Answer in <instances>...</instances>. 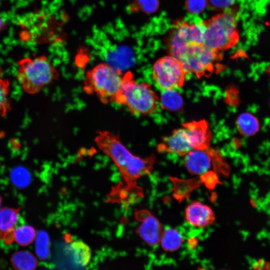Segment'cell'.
Masks as SVG:
<instances>
[{
  "instance_id": "22",
  "label": "cell",
  "mask_w": 270,
  "mask_h": 270,
  "mask_svg": "<svg viewBox=\"0 0 270 270\" xmlns=\"http://www.w3.org/2000/svg\"><path fill=\"white\" fill-rule=\"evenodd\" d=\"M14 183L20 186L26 185L30 180V176L26 170L22 168L15 169L12 174Z\"/></svg>"
},
{
  "instance_id": "25",
  "label": "cell",
  "mask_w": 270,
  "mask_h": 270,
  "mask_svg": "<svg viewBox=\"0 0 270 270\" xmlns=\"http://www.w3.org/2000/svg\"><path fill=\"white\" fill-rule=\"evenodd\" d=\"M142 8L147 12H154L158 6V0H138Z\"/></svg>"
},
{
  "instance_id": "28",
  "label": "cell",
  "mask_w": 270,
  "mask_h": 270,
  "mask_svg": "<svg viewBox=\"0 0 270 270\" xmlns=\"http://www.w3.org/2000/svg\"></svg>"
},
{
  "instance_id": "1",
  "label": "cell",
  "mask_w": 270,
  "mask_h": 270,
  "mask_svg": "<svg viewBox=\"0 0 270 270\" xmlns=\"http://www.w3.org/2000/svg\"><path fill=\"white\" fill-rule=\"evenodd\" d=\"M95 142L99 149L109 156L120 172L124 185L116 187L112 192V199L128 203L138 198L142 192L137 186L138 178L148 174L152 170L155 157L145 158L132 154L122 143L120 136L107 130L96 132Z\"/></svg>"
},
{
  "instance_id": "5",
  "label": "cell",
  "mask_w": 270,
  "mask_h": 270,
  "mask_svg": "<svg viewBox=\"0 0 270 270\" xmlns=\"http://www.w3.org/2000/svg\"><path fill=\"white\" fill-rule=\"evenodd\" d=\"M204 44L218 51L235 46L239 40L236 10H230L204 20Z\"/></svg>"
},
{
  "instance_id": "16",
  "label": "cell",
  "mask_w": 270,
  "mask_h": 270,
  "mask_svg": "<svg viewBox=\"0 0 270 270\" xmlns=\"http://www.w3.org/2000/svg\"><path fill=\"white\" fill-rule=\"evenodd\" d=\"M236 126L240 134L250 136L255 134L260 128V123L258 118L249 112L241 114L236 120Z\"/></svg>"
},
{
  "instance_id": "7",
  "label": "cell",
  "mask_w": 270,
  "mask_h": 270,
  "mask_svg": "<svg viewBox=\"0 0 270 270\" xmlns=\"http://www.w3.org/2000/svg\"><path fill=\"white\" fill-rule=\"evenodd\" d=\"M186 74L180 61L170 55L160 58L152 66L153 78L162 90L183 86Z\"/></svg>"
},
{
  "instance_id": "26",
  "label": "cell",
  "mask_w": 270,
  "mask_h": 270,
  "mask_svg": "<svg viewBox=\"0 0 270 270\" xmlns=\"http://www.w3.org/2000/svg\"><path fill=\"white\" fill-rule=\"evenodd\" d=\"M4 28V22L0 18V30Z\"/></svg>"
},
{
  "instance_id": "11",
  "label": "cell",
  "mask_w": 270,
  "mask_h": 270,
  "mask_svg": "<svg viewBox=\"0 0 270 270\" xmlns=\"http://www.w3.org/2000/svg\"><path fill=\"white\" fill-rule=\"evenodd\" d=\"M182 126L187 132L192 150L210 148L212 134L206 120L188 122L182 124Z\"/></svg>"
},
{
  "instance_id": "23",
  "label": "cell",
  "mask_w": 270,
  "mask_h": 270,
  "mask_svg": "<svg viewBox=\"0 0 270 270\" xmlns=\"http://www.w3.org/2000/svg\"><path fill=\"white\" fill-rule=\"evenodd\" d=\"M206 3V0H186V5L189 12L197 14L204 10Z\"/></svg>"
},
{
  "instance_id": "15",
  "label": "cell",
  "mask_w": 270,
  "mask_h": 270,
  "mask_svg": "<svg viewBox=\"0 0 270 270\" xmlns=\"http://www.w3.org/2000/svg\"><path fill=\"white\" fill-rule=\"evenodd\" d=\"M68 250L74 262L81 266L88 264L92 257V250L88 244L80 240L72 241Z\"/></svg>"
},
{
  "instance_id": "18",
  "label": "cell",
  "mask_w": 270,
  "mask_h": 270,
  "mask_svg": "<svg viewBox=\"0 0 270 270\" xmlns=\"http://www.w3.org/2000/svg\"><path fill=\"white\" fill-rule=\"evenodd\" d=\"M183 240L182 236L178 230L168 227L163 230L160 242L165 250L174 252L180 247Z\"/></svg>"
},
{
  "instance_id": "21",
  "label": "cell",
  "mask_w": 270,
  "mask_h": 270,
  "mask_svg": "<svg viewBox=\"0 0 270 270\" xmlns=\"http://www.w3.org/2000/svg\"><path fill=\"white\" fill-rule=\"evenodd\" d=\"M0 68V116H4L10 110V100L9 97L10 83L3 78Z\"/></svg>"
},
{
  "instance_id": "12",
  "label": "cell",
  "mask_w": 270,
  "mask_h": 270,
  "mask_svg": "<svg viewBox=\"0 0 270 270\" xmlns=\"http://www.w3.org/2000/svg\"><path fill=\"white\" fill-rule=\"evenodd\" d=\"M187 221L196 227H204L212 224L215 220V215L212 208L200 202L190 203L185 210Z\"/></svg>"
},
{
  "instance_id": "10",
  "label": "cell",
  "mask_w": 270,
  "mask_h": 270,
  "mask_svg": "<svg viewBox=\"0 0 270 270\" xmlns=\"http://www.w3.org/2000/svg\"><path fill=\"white\" fill-rule=\"evenodd\" d=\"M218 156L214 149H194L185 156L184 166L190 174H203L208 172L211 167L212 160Z\"/></svg>"
},
{
  "instance_id": "27",
  "label": "cell",
  "mask_w": 270,
  "mask_h": 270,
  "mask_svg": "<svg viewBox=\"0 0 270 270\" xmlns=\"http://www.w3.org/2000/svg\"><path fill=\"white\" fill-rule=\"evenodd\" d=\"M1 202H2V200H1V198L0 197V204H1Z\"/></svg>"
},
{
  "instance_id": "24",
  "label": "cell",
  "mask_w": 270,
  "mask_h": 270,
  "mask_svg": "<svg viewBox=\"0 0 270 270\" xmlns=\"http://www.w3.org/2000/svg\"><path fill=\"white\" fill-rule=\"evenodd\" d=\"M236 0H208L210 7L216 10H221L230 7Z\"/></svg>"
},
{
  "instance_id": "17",
  "label": "cell",
  "mask_w": 270,
  "mask_h": 270,
  "mask_svg": "<svg viewBox=\"0 0 270 270\" xmlns=\"http://www.w3.org/2000/svg\"><path fill=\"white\" fill-rule=\"evenodd\" d=\"M160 102L162 108L168 111L180 112L183 108V99L176 89L162 90Z\"/></svg>"
},
{
  "instance_id": "8",
  "label": "cell",
  "mask_w": 270,
  "mask_h": 270,
  "mask_svg": "<svg viewBox=\"0 0 270 270\" xmlns=\"http://www.w3.org/2000/svg\"><path fill=\"white\" fill-rule=\"evenodd\" d=\"M136 218L140 222L136 229V234L149 245L158 244L163 232L162 225L159 220L145 210L136 212Z\"/></svg>"
},
{
  "instance_id": "14",
  "label": "cell",
  "mask_w": 270,
  "mask_h": 270,
  "mask_svg": "<svg viewBox=\"0 0 270 270\" xmlns=\"http://www.w3.org/2000/svg\"><path fill=\"white\" fill-rule=\"evenodd\" d=\"M10 262L15 270H36L38 266L36 256L26 250L13 253L10 257Z\"/></svg>"
},
{
  "instance_id": "20",
  "label": "cell",
  "mask_w": 270,
  "mask_h": 270,
  "mask_svg": "<svg viewBox=\"0 0 270 270\" xmlns=\"http://www.w3.org/2000/svg\"><path fill=\"white\" fill-rule=\"evenodd\" d=\"M36 234L32 226L24 225L16 227L14 232V240L20 246H26L34 240Z\"/></svg>"
},
{
  "instance_id": "4",
  "label": "cell",
  "mask_w": 270,
  "mask_h": 270,
  "mask_svg": "<svg viewBox=\"0 0 270 270\" xmlns=\"http://www.w3.org/2000/svg\"><path fill=\"white\" fill-rule=\"evenodd\" d=\"M18 66L17 79L28 94L40 92L60 77L58 70L45 56L22 58Z\"/></svg>"
},
{
  "instance_id": "13",
  "label": "cell",
  "mask_w": 270,
  "mask_h": 270,
  "mask_svg": "<svg viewBox=\"0 0 270 270\" xmlns=\"http://www.w3.org/2000/svg\"><path fill=\"white\" fill-rule=\"evenodd\" d=\"M20 210L12 208H0V238L9 242L14 240V232L18 223Z\"/></svg>"
},
{
  "instance_id": "3",
  "label": "cell",
  "mask_w": 270,
  "mask_h": 270,
  "mask_svg": "<svg viewBox=\"0 0 270 270\" xmlns=\"http://www.w3.org/2000/svg\"><path fill=\"white\" fill-rule=\"evenodd\" d=\"M124 76L121 70L100 62L86 72L83 91L87 94L96 96L104 104L114 102L122 88Z\"/></svg>"
},
{
  "instance_id": "19",
  "label": "cell",
  "mask_w": 270,
  "mask_h": 270,
  "mask_svg": "<svg viewBox=\"0 0 270 270\" xmlns=\"http://www.w3.org/2000/svg\"><path fill=\"white\" fill-rule=\"evenodd\" d=\"M35 240L37 257L42 260H48L50 254V242L48 234L44 231L40 232L36 234Z\"/></svg>"
},
{
  "instance_id": "9",
  "label": "cell",
  "mask_w": 270,
  "mask_h": 270,
  "mask_svg": "<svg viewBox=\"0 0 270 270\" xmlns=\"http://www.w3.org/2000/svg\"><path fill=\"white\" fill-rule=\"evenodd\" d=\"M157 150L160 153H171L182 156H185L192 150L187 132L184 128L174 130L172 133L162 138L158 145Z\"/></svg>"
},
{
  "instance_id": "6",
  "label": "cell",
  "mask_w": 270,
  "mask_h": 270,
  "mask_svg": "<svg viewBox=\"0 0 270 270\" xmlns=\"http://www.w3.org/2000/svg\"><path fill=\"white\" fill-rule=\"evenodd\" d=\"M222 58L220 51L204 44L190 43L187 46L180 61L186 73L192 72L201 78L211 75Z\"/></svg>"
},
{
  "instance_id": "2",
  "label": "cell",
  "mask_w": 270,
  "mask_h": 270,
  "mask_svg": "<svg viewBox=\"0 0 270 270\" xmlns=\"http://www.w3.org/2000/svg\"><path fill=\"white\" fill-rule=\"evenodd\" d=\"M158 102V96L150 84L136 81L131 72L124 74L114 102L125 106L132 115L144 116L156 112Z\"/></svg>"
}]
</instances>
